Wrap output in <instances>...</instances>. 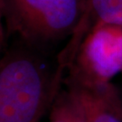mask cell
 Wrapping results in <instances>:
<instances>
[{
	"label": "cell",
	"mask_w": 122,
	"mask_h": 122,
	"mask_svg": "<svg viewBox=\"0 0 122 122\" xmlns=\"http://www.w3.org/2000/svg\"><path fill=\"white\" fill-rule=\"evenodd\" d=\"M10 32L31 44L50 43L73 34L84 0H4Z\"/></svg>",
	"instance_id": "cell-2"
},
{
	"label": "cell",
	"mask_w": 122,
	"mask_h": 122,
	"mask_svg": "<svg viewBox=\"0 0 122 122\" xmlns=\"http://www.w3.org/2000/svg\"><path fill=\"white\" fill-rule=\"evenodd\" d=\"M4 41H5V40H1V39H0V52H1V51H2L3 45H4Z\"/></svg>",
	"instance_id": "cell-8"
},
{
	"label": "cell",
	"mask_w": 122,
	"mask_h": 122,
	"mask_svg": "<svg viewBox=\"0 0 122 122\" xmlns=\"http://www.w3.org/2000/svg\"><path fill=\"white\" fill-rule=\"evenodd\" d=\"M49 122H87L80 102L69 89L57 93L51 104Z\"/></svg>",
	"instance_id": "cell-6"
},
{
	"label": "cell",
	"mask_w": 122,
	"mask_h": 122,
	"mask_svg": "<svg viewBox=\"0 0 122 122\" xmlns=\"http://www.w3.org/2000/svg\"><path fill=\"white\" fill-rule=\"evenodd\" d=\"M61 71L52 75L26 50L0 57V122L39 121L58 93Z\"/></svg>",
	"instance_id": "cell-1"
},
{
	"label": "cell",
	"mask_w": 122,
	"mask_h": 122,
	"mask_svg": "<svg viewBox=\"0 0 122 122\" xmlns=\"http://www.w3.org/2000/svg\"><path fill=\"white\" fill-rule=\"evenodd\" d=\"M0 39L5 40V5H4V0H0Z\"/></svg>",
	"instance_id": "cell-7"
},
{
	"label": "cell",
	"mask_w": 122,
	"mask_h": 122,
	"mask_svg": "<svg viewBox=\"0 0 122 122\" xmlns=\"http://www.w3.org/2000/svg\"><path fill=\"white\" fill-rule=\"evenodd\" d=\"M100 24L122 26V0H84L81 19L60 54V67L70 66L84 37L92 27Z\"/></svg>",
	"instance_id": "cell-5"
},
{
	"label": "cell",
	"mask_w": 122,
	"mask_h": 122,
	"mask_svg": "<svg viewBox=\"0 0 122 122\" xmlns=\"http://www.w3.org/2000/svg\"><path fill=\"white\" fill-rule=\"evenodd\" d=\"M69 67V81L88 86L111 82L122 72V26L100 24L92 27Z\"/></svg>",
	"instance_id": "cell-3"
},
{
	"label": "cell",
	"mask_w": 122,
	"mask_h": 122,
	"mask_svg": "<svg viewBox=\"0 0 122 122\" xmlns=\"http://www.w3.org/2000/svg\"><path fill=\"white\" fill-rule=\"evenodd\" d=\"M68 85L81 106L87 122H122V100L111 82L88 86L69 81Z\"/></svg>",
	"instance_id": "cell-4"
}]
</instances>
